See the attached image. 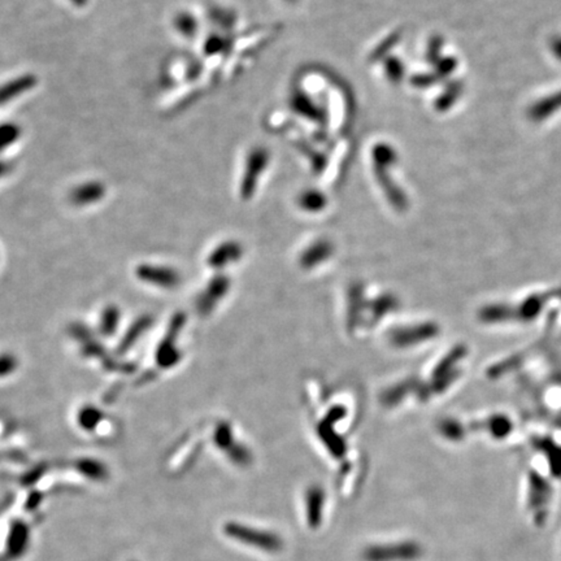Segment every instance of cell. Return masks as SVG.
<instances>
[{"mask_svg":"<svg viewBox=\"0 0 561 561\" xmlns=\"http://www.w3.org/2000/svg\"><path fill=\"white\" fill-rule=\"evenodd\" d=\"M225 532L230 536L237 538L243 543L251 544L255 547H260V548L266 550L269 553L280 550V539L276 535L264 533V532H256V529L238 525V524H228V525L225 526Z\"/></svg>","mask_w":561,"mask_h":561,"instance_id":"obj_1","label":"cell"},{"mask_svg":"<svg viewBox=\"0 0 561 561\" xmlns=\"http://www.w3.org/2000/svg\"><path fill=\"white\" fill-rule=\"evenodd\" d=\"M137 277L158 288H172L178 280V276L172 269L149 264H143L137 268Z\"/></svg>","mask_w":561,"mask_h":561,"instance_id":"obj_2","label":"cell"},{"mask_svg":"<svg viewBox=\"0 0 561 561\" xmlns=\"http://www.w3.org/2000/svg\"><path fill=\"white\" fill-rule=\"evenodd\" d=\"M105 195L104 184L97 181H90L81 184L69 194L70 202L77 207H85L100 202Z\"/></svg>","mask_w":561,"mask_h":561,"instance_id":"obj_3","label":"cell"},{"mask_svg":"<svg viewBox=\"0 0 561 561\" xmlns=\"http://www.w3.org/2000/svg\"><path fill=\"white\" fill-rule=\"evenodd\" d=\"M36 85V77L33 74H24L6 82L0 86V105L7 104L11 100L21 97Z\"/></svg>","mask_w":561,"mask_h":561,"instance_id":"obj_4","label":"cell"},{"mask_svg":"<svg viewBox=\"0 0 561 561\" xmlns=\"http://www.w3.org/2000/svg\"><path fill=\"white\" fill-rule=\"evenodd\" d=\"M121 323V311L114 304H108L103 308L99 317V332L105 337H114Z\"/></svg>","mask_w":561,"mask_h":561,"instance_id":"obj_5","label":"cell"},{"mask_svg":"<svg viewBox=\"0 0 561 561\" xmlns=\"http://www.w3.org/2000/svg\"><path fill=\"white\" fill-rule=\"evenodd\" d=\"M102 421H103V413L97 407L86 404L79 408L77 413V424L81 429L91 433L97 429Z\"/></svg>","mask_w":561,"mask_h":561,"instance_id":"obj_6","label":"cell"},{"mask_svg":"<svg viewBox=\"0 0 561 561\" xmlns=\"http://www.w3.org/2000/svg\"><path fill=\"white\" fill-rule=\"evenodd\" d=\"M149 321L147 318H140L135 324L133 325L132 327L128 330L126 335H123L121 343L119 346V352L123 353L125 351L129 350L134 343L137 342V339L140 338L142 332H144V329H147Z\"/></svg>","mask_w":561,"mask_h":561,"instance_id":"obj_7","label":"cell"},{"mask_svg":"<svg viewBox=\"0 0 561 561\" xmlns=\"http://www.w3.org/2000/svg\"><path fill=\"white\" fill-rule=\"evenodd\" d=\"M21 135V129L16 123H6L0 125V152L12 146Z\"/></svg>","mask_w":561,"mask_h":561,"instance_id":"obj_8","label":"cell"},{"mask_svg":"<svg viewBox=\"0 0 561 561\" xmlns=\"http://www.w3.org/2000/svg\"><path fill=\"white\" fill-rule=\"evenodd\" d=\"M18 369V359L12 352H0V379L11 377Z\"/></svg>","mask_w":561,"mask_h":561,"instance_id":"obj_9","label":"cell"},{"mask_svg":"<svg viewBox=\"0 0 561 561\" xmlns=\"http://www.w3.org/2000/svg\"><path fill=\"white\" fill-rule=\"evenodd\" d=\"M175 25L181 34L186 35V36H191L195 33L196 22H195V20H194L191 15L181 13V15H178L175 18Z\"/></svg>","mask_w":561,"mask_h":561,"instance_id":"obj_10","label":"cell"},{"mask_svg":"<svg viewBox=\"0 0 561 561\" xmlns=\"http://www.w3.org/2000/svg\"><path fill=\"white\" fill-rule=\"evenodd\" d=\"M323 500H321V494L318 491H312L308 496V521L311 522V525H315L316 522L318 521V516L320 512L316 509L317 506H321Z\"/></svg>","mask_w":561,"mask_h":561,"instance_id":"obj_11","label":"cell"},{"mask_svg":"<svg viewBox=\"0 0 561 561\" xmlns=\"http://www.w3.org/2000/svg\"><path fill=\"white\" fill-rule=\"evenodd\" d=\"M27 527L24 525H18L13 529V535H15L16 541L9 542V548L12 550V553H21L20 550L24 548V546L27 543Z\"/></svg>","mask_w":561,"mask_h":561,"instance_id":"obj_12","label":"cell"},{"mask_svg":"<svg viewBox=\"0 0 561 561\" xmlns=\"http://www.w3.org/2000/svg\"><path fill=\"white\" fill-rule=\"evenodd\" d=\"M79 466H81L82 473L88 474L90 477H102L103 475V468L97 464V461L82 460Z\"/></svg>","mask_w":561,"mask_h":561,"instance_id":"obj_13","label":"cell"},{"mask_svg":"<svg viewBox=\"0 0 561 561\" xmlns=\"http://www.w3.org/2000/svg\"><path fill=\"white\" fill-rule=\"evenodd\" d=\"M321 202H323L321 196H320V195H316L315 193H311L309 195H307V196L303 198V203L306 204V207H308L309 210H315L317 207H320V205H321Z\"/></svg>","mask_w":561,"mask_h":561,"instance_id":"obj_14","label":"cell"},{"mask_svg":"<svg viewBox=\"0 0 561 561\" xmlns=\"http://www.w3.org/2000/svg\"><path fill=\"white\" fill-rule=\"evenodd\" d=\"M9 165L7 163H4V161H0V177H3V175H6L7 172H8Z\"/></svg>","mask_w":561,"mask_h":561,"instance_id":"obj_15","label":"cell"},{"mask_svg":"<svg viewBox=\"0 0 561 561\" xmlns=\"http://www.w3.org/2000/svg\"><path fill=\"white\" fill-rule=\"evenodd\" d=\"M69 1L77 7H85L88 4V0H69Z\"/></svg>","mask_w":561,"mask_h":561,"instance_id":"obj_16","label":"cell"}]
</instances>
